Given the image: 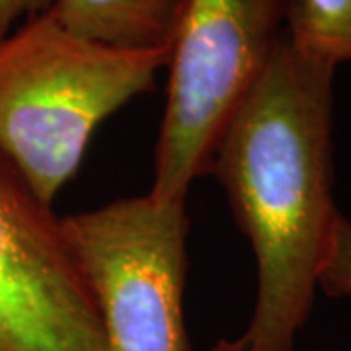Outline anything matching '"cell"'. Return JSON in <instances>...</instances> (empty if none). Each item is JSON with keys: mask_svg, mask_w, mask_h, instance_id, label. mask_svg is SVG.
I'll return each mask as SVG.
<instances>
[{"mask_svg": "<svg viewBox=\"0 0 351 351\" xmlns=\"http://www.w3.org/2000/svg\"><path fill=\"white\" fill-rule=\"evenodd\" d=\"M334 71L297 53L283 32L215 145L209 172L250 240L258 291L246 330L211 351H293L311 316L339 215Z\"/></svg>", "mask_w": 351, "mask_h": 351, "instance_id": "6da1fadb", "label": "cell"}, {"mask_svg": "<svg viewBox=\"0 0 351 351\" xmlns=\"http://www.w3.org/2000/svg\"><path fill=\"white\" fill-rule=\"evenodd\" d=\"M0 351H104L61 217L0 156Z\"/></svg>", "mask_w": 351, "mask_h": 351, "instance_id": "5b68a950", "label": "cell"}, {"mask_svg": "<svg viewBox=\"0 0 351 351\" xmlns=\"http://www.w3.org/2000/svg\"><path fill=\"white\" fill-rule=\"evenodd\" d=\"M100 314L104 351H189L186 199L151 191L61 217Z\"/></svg>", "mask_w": 351, "mask_h": 351, "instance_id": "277c9868", "label": "cell"}, {"mask_svg": "<svg viewBox=\"0 0 351 351\" xmlns=\"http://www.w3.org/2000/svg\"><path fill=\"white\" fill-rule=\"evenodd\" d=\"M172 47L121 49L45 12L0 38V156L53 205L106 117L154 86Z\"/></svg>", "mask_w": 351, "mask_h": 351, "instance_id": "7a4b0ae2", "label": "cell"}, {"mask_svg": "<svg viewBox=\"0 0 351 351\" xmlns=\"http://www.w3.org/2000/svg\"><path fill=\"white\" fill-rule=\"evenodd\" d=\"M291 0H184L168 61L151 193L186 199L285 32Z\"/></svg>", "mask_w": 351, "mask_h": 351, "instance_id": "3957f363", "label": "cell"}, {"mask_svg": "<svg viewBox=\"0 0 351 351\" xmlns=\"http://www.w3.org/2000/svg\"><path fill=\"white\" fill-rule=\"evenodd\" d=\"M285 36L291 47L316 63L351 61V0H291Z\"/></svg>", "mask_w": 351, "mask_h": 351, "instance_id": "52a82bcc", "label": "cell"}, {"mask_svg": "<svg viewBox=\"0 0 351 351\" xmlns=\"http://www.w3.org/2000/svg\"><path fill=\"white\" fill-rule=\"evenodd\" d=\"M184 0H55L49 12L80 38L121 49L172 47Z\"/></svg>", "mask_w": 351, "mask_h": 351, "instance_id": "8992f818", "label": "cell"}, {"mask_svg": "<svg viewBox=\"0 0 351 351\" xmlns=\"http://www.w3.org/2000/svg\"><path fill=\"white\" fill-rule=\"evenodd\" d=\"M55 0H0V38L10 34L25 18L49 10Z\"/></svg>", "mask_w": 351, "mask_h": 351, "instance_id": "9c48e42d", "label": "cell"}, {"mask_svg": "<svg viewBox=\"0 0 351 351\" xmlns=\"http://www.w3.org/2000/svg\"><path fill=\"white\" fill-rule=\"evenodd\" d=\"M318 289H322L328 297L351 299V223L341 213L332 230L318 277Z\"/></svg>", "mask_w": 351, "mask_h": 351, "instance_id": "ba28073f", "label": "cell"}]
</instances>
